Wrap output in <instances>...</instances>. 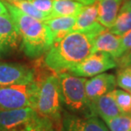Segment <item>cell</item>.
<instances>
[{
    "mask_svg": "<svg viewBox=\"0 0 131 131\" xmlns=\"http://www.w3.org/2000/svg\"><path fill=\"white\" fill-rule=\"evenodd\" d=\"M99 34L72 31L54 42L46 52L44 63L54 73L69 71L93 54L94 39Z\"/></svg>",
    "mask_w": 131,
    "mask_h": 131,
    "instance_id": "6da1fadb",
    "label": "cell"
},
{
    "mask_svg": "<svg viewBox=\"0 0 131 131\" xmlns=\"http://www.w3.org/2000/svg\"><path fill=\"white\" fill-rule=\"evenodd\" d=\"M7 10L16 24L21 38V49L29 58H38L45 54L54 42L44 21L37 20L4 0Z\"/></svg>",
    "mask_w": 131,
    "mask_h": 131,
    "instance_id": "7a4b0ae2",
    "label": "cell"
},
{
    "mask_svg": "<svg viewBox=\"0 0 131 131\" xmlns=\"http://www.w3.org/2000/svg\"><path fill=\"white\" fill-rule=\"evenodd\" d=\"M61 104L78 116H95L89 104L85 91L86 78L72 73H58Z\"/></svg>",
    "mask_w": 131,
    "mask_h": 131,
    "instance_id": "3957f363",
    "label": "cell"
},
{
    "mask_svg": "<svg viewBox=\"0 0 131 131\" xmlns=\"http://www.w3.org/2000/svg\"><path fill=\"white\" fill-rule=\"evenodd\" d=\"M61 105L58 75H49L38 82L34 110L41 116L51 119L61 129Z\"/></svg>",
    "mask_w": 131,
    "mask_h": 131,
    "instance_id": "277c9868",
    "label": "cell"
},
{
    "mask_svg": "<svg viewBox=\"0 0 131 131\" xmlns=\"http://www.w3.org/2000/svg\"><path fill=\"white\" fill-rule=\"evenodd\" d=\"M38 82L35 79L10 85H0V110L34 109Z\"/></svg>",
    "mask_w": 131,
    "mask_h": 131,
    "instance_id": "5b68a950",
    "label": "cell"
},
{
    "mask_svg": "<svg viewBox=\"0 0 131 131\" xmlns=\"http://www.w3.org/2000/svg\"><path fill=\"white\" fill-rule=\"evenodd\" d=\"M116 67L117 61L111 54L105 52H95L73 67L69 72L78 77H94Z\"/></svg>",
    "mask_w": 131,
    "mask_h": 131,
    "instance_id": "8992f818",
    "label": "cell"
},
{
    "mask_svg": "<svg viewBox=\"0 0 131 131\" xmlns=\"http://www.w3.org/2000/svg\"><path fill=\"white\" fill-rule=\"evenodd\" d=\"M38 113L32 107L0 110V131H15L24 126Z\"/></svg>",
    "mask_w": 131,
    "mask_h": 131,
    "instance_id": "52a82bcc",
    "label": "cell"
},
{
    "mask_svg": "<svg viewBox=\"0 0 131 131\" xmlns=\"http://www.w3.org/2000/svg\"><path fill=\"white\" fill-rule=\"evenodd\" d=\"M20 38V32L10 15H0V57L16 49Z\"/></svg>",
    "mask_w": 131,
    "mask_h": 131,
    "instance_id": "ba28073f",
    "label": "cell"
},
{
    "mask_svg": "<svg viewBox=\"0 0 131 131\" xmlns=\"http://www.w3.org/2000/svg\"><path fill=\"white\" fill-rule=\"evenodd\" d=\"M61 131H109L96 116H78L65 112Z\"/></svg>",
    "mask_w": 131,
    "mask_h": 131,
    "instance_id": "9c48e42d",
    "label": "cell"
},
{
    "mask_svg": "<svg viewBox=\"0 0 131 131\" xmlns=\"http://www.w3.org/2000/svg\"><path fill=\"white\" fill-rule=\"evenodd\" d=\"M116 86V77L108 73H101L86 80L85 91L90 106L95 100L114 90Z\"/></svg>",
    "mask_w": 131,
    "mask_h": 131,
    "instance_id": "30bf717a",
    "label": "cell"
},
{
    "mask_svg": "<svg viewBox=\"0 0 131 131\" xmlns=\"http://www.w3.org/2000/svg\"><path fill=\"white\" fill-rule=\"evenodd\" d=\"M35 79L34 71L16 63H0V85H10Z\"/></svg>",
    "mask_w": 131,
    "mask_h": 131,
    "instance_id": "8fae6325",
    "label": "cell"
},
{
    "mask_svg": "<svg viewBox=\"0 0 131 131\" xmlns=\"http://www.w3.org/2000/svg\"><path fill=\"white\" fill-rule=\"evenodd\" d=\"M98 1L94 4L85 5L77 16L76 23L72 31H82V32H90L100 34L106 30L98 20Z\"/></svg>",
    "mask_w": 131,
    "mask_h": 131,
    "instance_id": "7c38bea8",
    "label": "cell"
},
{
    "mask_svg": "<svg viewBox=\"0 0 131 131\" xmlns=\"http://www.w3.org/2000/svg\"><path fill=\"white\" fill-rule=\"evenodd\" d=\"M105 52L113 57L115 60L124 56V49L122 44V37L105 30L94 39L93 53Z\"/></svg>",
    "mask_w": 131,
    "mask_h": 131,
    "instance_id": "4fadbf2b",
    "label": "cell"
},
{
    "mask_svg": "<svg viewBox=\"0 0 131 131\" xmlns=\"http://www.w3.org/2000/svg\"><path fill=\"white\" fill-rule=\"evenodd\" d=\"M90 107L94 114L99 115L104 120L123 115L121 110L112 96V93L101 96L90 103Z\"/></svg>",
    "mask_w": 131,
    "mask_h": 131,
    "instance_id": "5bb4252c",
    "label": "cell"
},
{
    "mask_svg": "<svg viewBox=\"0 0 131 131\" xmlns=\"http://www.w3.org/2000/svg\"><path fill=\"white\" fill-rule=\"evenodd\" d=\"M76 20L77 16H57L49 18L44 21L54 43L72 32Z\"/></svg>",
    "mask_w": 131,
    "mask_h": 131,
    "instance_id": "9a60e30c",
    "label": "cell"
},
{
    "mask_svg": "<svg viewBox=\"0 0 131 131\" xmlns=\"http://www.w3.org/2000/svg\"><path fill=\"white\" fill-rule=\"evenodd\" d=\"M122 2L123 0H99L98 1V20L99 22L106 29H110L114 24L122 7Z\"/></svg>",
    "mask_w": 131,
    "mask_h": 131,
    "instance_id": "2e32d148",
    "label": "cell"
},
{
    "mask_svg": "<svg viewBox=\"0 0 131 131\" xmlns=\"http://www.w3.org/2000/svg\"><path fill=\"white\" fill-rule=\"evenodd\" d=\"M86 4L77 0H53L51 17L78 16Z\"/></svg>",
    "mask_w": 131,
    "mask_h": 131,
    "instance_id": "e0dca14e",
    "label": "cell"
},
{
    "mask_svg": "<svg viewBox=\"0 0 131 131\" xmlns=\"http://www.w3.org/2000/svg\"><path fill=\"white\" fill-rule=\"evenodd\" d=\"M15 131H61V127L57 126L51 119L38 114L35 118Z\"/></svg>",
    "mask_w": 131,
    "mask_h": 131,
    "instance_id": "ac0fdd59",
    "label": "cell"
},
{
    "mask_svg": "<svg viewBox=\"0 0 131 131\" xmlns=\"http://www.w3.org/2000/svg\"><path fill=\"white\" fill-rule=\"evenodd\" d=\"M108 30L120 37L131 31V10L120 9L114 24Z\"/></svg>",
    "mask_w": 131,
    "mask_h": 131,
    "instance_id": "d6986e66",
    "label": "cell"
},
{
    "mask_svg": "<svg viewBox=\"0 0 131 131\" xmlns=\"http://www.w3.org/2000/svg\"><path fill=\"white\" fill-rule=\"evenodd\" d=\"M10 4L14 5L17 9H19L20 11L27 14L30 16L35 18L37 20H42V21H45L49 19L48 16L40 12L39 10L36 9L28 0H4Z\"/></svg>",
    "mask_w": 131,
    "mask_h": 131,
    "instance_id": "ffe728a7",
    "label": "cell"
},
{
    "mask_svg": "<svg viewBox=\"0 0 131 131\" xmlns=\"http://www.w3.org/2000/svg\"><path fill=\"white\" fill-rule=\"evenodd\" d=\"M111 93L122 113L131 117V93L122 90H114Z\"/></svg>",
    "mask_w": 131,
    "mask_h": 131,
    "instance_id": "44dd1931",
    "label": "cell"
},
{
    "mask_svg": "<svg viewBox=\"0 0 131 131\" xmlns=\"http://www.w3.org/2000/svg\"><path fill=\"white\" fill-rule=\"evenodd\" d=\"M110 131H129L131 130V117L127 115L112 117L105 120Z\"/></svg>",
    "mask_w": 131,
    "mask_h": 131,
    "instance_id": "7402d4cb",
    "label": "cell"
},
{
    "mask_svg": "<svg viewBox=\"0 0 131 131\" xmlns=\"http://www.w3.org/2000/svg\"><path fill=\"white\" fill-rule=\"evenodd\" d=\"M116 79L120 88L131 93V64L120 67Z\"/></svg>",
    "mask_w": 131,
    "mask_h": 131,
    "instance_id": "603a6c76",
    "label": "cell"
},
{
    "mask_svg": "<svg viewBox=\"0 0 131 131\" xmlns=\"http://www.w3.org/2000/svg\"><path fill=\"white\" fill-rule=\"evenodd\" d=\"M28 1L37 9L47 15L49 19L51 17L52 9H53V0H28Z\"/></svg>",
    "mask_w": 131,
    "mask_h": 131,
    "instance_id": "cb8c5ba5",
    "label": "cell"
},
{
    "mask_svg": "<svg viewBox=\"0 0 131 131\" xmlns=\"http://www.w3.org/2000/svg\"><path fill=\"white\" fill-rule=\"evenodd\" d=\"M122 44L124 49V54L131 51V31L122 36Z\"/></svg>",
    "mask_w": 131,
    "mask_h": 131,
    "instance_id": "d4e9b609",
    "label": "cell"
},
{
    "mask_svg": "<svg viewBox=\"0 0 131 131\" xmlns=\"http://www.w3.org/2000/svg\"><path fill=\"white\" fill-rule=\"evenodd\" d=\"M8 10H7V8L5 7V5L4 4V2L2 0H0V15H6L8 14Z\"/></svg>",
    "mask_w": 131,
    "mask_h": 131,
    "instance_id": "484cf974",
    "label": "cell"
},
{
    "mask_svg": "<svg viewBox=\"0 0 131 131\" xmlns=\"http://www.w3.org/2000/svg\"><path fill=\"white\" fill-rule=\"evenodd\" d=\"M121 9H130L131 10V0H125Z\"/></svg>",
    "mask_w": 131,
    "mask_h": 131,
    "instance_id": "4316f807",
    "label": "cell"
},
{
    "mask_svg": "<svg viewBox=\"0 0 131 131\" xmlns=\"http://www.w3.org/2000/svg\"><path fill=\"white\" fill-rule=\"evenodd\" d=\"M77 1H80V2H83V4L87 5L88 4V0H77Z\"/></svg>",
    "mask_w": 131,
    "mask_h": 131,
    "instance_id": "83f0119b",
    "label": "cell"
},
{
    "mask_svg": "<svg viewBox=\"0 0 131 131\" xmlns=\"http://www.w3.org/2000/svg\"><path fill=\"white\" fill-rule=\"evenodd\" d=\"M91 1H92V2H94V3H95V2H97V1H99V0H91Z\"/></svg>",
    "mask_w": 131,
    "mask_h": 131,
    "instance_id": "f1b7e54d",
    "label": "cell"
},
{
    "mask_svg": "<svg viewBox=\"0 0 131 131\" xmlns=\"http://www.w3.org/2000/svg\"><path fill=\"white\" fill-rule=\"evenodd\" d=\"M129 131H131V130H129Z\"/></svg>",
    "mask_w": 131,
    "mask_h": 131,
    "instance_id": "f546056e",
    "label": "cell"
}]
</instances>
